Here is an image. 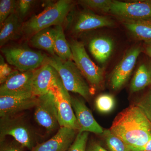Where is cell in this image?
I'll return each instance as SVG.
<instances>
[{
    "label": "cell",
    "instance_id": "obj_15",
    "mask_svg": "<svg viewBox=\"0 0 151 151\" xmlns=\"http://www.w3.org/2000/svg\"><path fill=\"white\" fill-rule=\"evenodd\" d=\"M76 130L60 127L52 138L38 144L32 151H68L75 140Z\"/></svg>",
    "mask_w": 151,
    "mask_h": 151
},
{
    "label": "cell",
    "instance_id": "obj_34",
    "mask_svg": "<svg viewBox=\"0 0 151 151\" xmlns=\"http://www.w3.org/2000/svg\"><path fill=\"white\" fill-rule=\"evenodd\" d=\"M1 151H22V149L16 146H9L5 148Z\"/></svg>",
    "mask_w": 151,
    "mask_h": 151
},
{
    "label": "cell",
    "instance_id": "obj_20",
    "mask_svg": "<svg viewBox=\"0 0 151 151\" xmlns=\"http://www.w3.org/2000/svg\"><path fill=\"white\" fill-rule=\"evenodd\" d=\"M120 21L136 38L145 42L151 41V18Z\"/></svg>",
    "mask_w": 151,
    "mask_h": 151
},
{
    "label": "cell",
    "instance_id": "obj_31",
    "mask_svg": "<svg viewBox=\"0 0 151 151\" xmlns=\"http://www.w3.org/2000/svg\"><path fill=\"white\" fill-rule=\"evenodd\" d=\"M130 151H151V137L147 142L142 147L138 148L128 147Z\"/></svg>",
    "mask_w": 151,
    "mask_h": 151
},
{
    "label": "cell",
    "instance_id": "obj_14",
    "mask_svg": "<svg viewBox=\"0 0 151 151\" xmlns=\"http://www.w3.org/2000/svg\"><path fill=\"white\" fill-rule=\"evenodd\" d=\"M72 107L76 120L80 127L78 132H92L103 134L104 130L94 119L92 112L83 100L71 97Z\"/></svg>",
    "mask_w": 151,
    "mask_h": 151
},
{
    "label": "cell",
    "instance_id": "obj_11",
    "mask_svg": "<svg viewBox=\"0 0 151 151\" xmlns=\"http://www.w3.org/2000/svg\"><path fill=\"white\" fill-rule=\"evenodd\" d=\"M142 49L136 47L129 50L113 70L111 75L110 84L114 90L121 89L126 83L134 67Z\"/></svg>",
    "mask_w": 151,
    "mask_h": 151
},
{
    "label": "cell",
    "instance_id": "obj_16",
    "mask_svg": "<svg viewBox=\"0 0 151 151\" xmlns=\"http://www.w3.org/2000/svg\"><path fill=\"white\" fill-rule=\"evenodd\" d=\"M71 30L75 33L84 32L99 28L113 26V22L108 17L84 11L78 14L74 19Z\"/></svg>",
    "mask_w": 151,
    "mask_h": 151
},
{
    "label": "cell",
    "instance_id": "obj_23",
    "mask_svg": "<svg viewBox=\"0 0 151 151\" xmlns=\"http://www.w3.org/2000/svg\"><path fill=\"white\" fill-rule=\"evenodd\" d=\"M102 134L110 151H130L128 146L110 129L104 130Z\"/></svg>",
    "mask_w": 151,
    "mask_h": 151
},
{
    "label": "cell",
    "instance_id": "obj_4",
    "mask_svg": "<svg viewBox=\"0 0 151 151\" xmlns=\"http://www.w3.org/2000/svg\"><path fill=\"white\" fill-rule=\"evenodd\" d=\"M9 64L21 72L35 70L45 62L46 55L25 46L7 47L1 49Z\"/></svg>",
    "mask_w": 151,
    "mask_h": 151
},
{
    "label": "cell",
    "instance_id": "obj_32",
    "mask_svg": "<svg viewBox=\"0 0 151 151\" xmlns=\"http://www.w3.org/2000/svg\"><path fill=\"white\" fill-rule=\"evenodd\" d=\"M87 151H107L105 148L97 143L92 144L88 148Z\"/></svg>",
    "mask_w": 151,
    "mask_h": 151
},
{
    "label": "cell",
    "instance_id": "obj_25",
    "mask_svg": "<svg viewBox=\"0 0 151 151\" xmlns=\"http://www.w3.org/2000/svg\"><path fill=\"white\" fill-rule=\"evenodd\" d=\"M82 6L94 10L109 13L112 1L111 0H81L78 1Z\"/></svg>",
    "mask_w": 151,
    "mask_h": 151
},
{
    "label": "cell",
    "instance_id": "obj_12",
    "mask_svg": "<svg viewBox=\"0 0 151 151\" xmlns=\"http://www.w3.org/2000/svg\"><path fill=\"white\" fill-rule=\"evenodd\" d=\"M59 78L54 68L45 61L41 66L33 70L32 81L33 95L38 97L48 93Z\"/></svg>",
    "mask_w": 151,
    "mask_h": 151
},
{
    "label": "cell",
    "instance_id": "obj_18",
    "mask_svg": "<svg viewBox=\"0 0 151 151\" xmlns=\"http://www.w3.org/2000/svg\"><path fill=\"white\" fill-rule=\"evenodd\" d=\"M23 22L15 12L11 14L0 26V46L2 47L10 41L22 35Z\"/></svg>",
    "mask_w": 151,
    "mask_h": 151
},
{
    "label": "cell",
    "instance_id": "obj_2",
    "mask_svg": "<svg viewBox=\"0 0 151 151\" xmlns=\"http://www.w3.org/2000/svg\"><path fill=\"white\" fill-rule=\"evenodd\" d=\"M73 6L70 0H59L47 6L43 11L23 22L22 35L31 37L42 30L62 25Z\"/></svg>",
    "mask_w": 151,
    "mask_h": 151
},
{
    "label": "cell",
    "instance_id": "obj_8",
    "mask_svg": "<svg viewBox=\"0 0 151 151\" xmlns=\"http://www.w3.org/2000/svg\"><path fill=\"white\" fill-rule=\"evenodd\" d=\"M109 13L120 20L151 18V1L133 2L112 1Z\"/></svg>",
    "mask_w": 151,
    "mask_h": 151
},
{
    "label": "cell",
    "instance_id": "obj_27",
    "mask_svg": "<svg viewBox=\"0 0 151 151\" xmlns=\"http://www.w3.org/2000/svg\"><path fill=\"white\" fill-rule=\"evenodd\" d=\"M89 132H78L68 151H86Z\"/></svg>",
    "mask_w": 151,
    "mask_h": 151
},
{
    "label": "cell",
    "instance_id": "obj_10",
    "mask_svg": "<svg viewBox=\"0 0 151 151\" xmlns=\"http://www.w3.org/2000/svg\"><path fill=\"white\" fill-rule=\"evenodd\" d=\"M33 70H14L9 78L0 86V96H32ZM34 96V95H33Z\"/></svg>",
    "mask_w": 151,
    "mask_h": 151
},
{
    "label": "cell",
    "instance_id": "obj_9",
    "mask_svg": "<svg viewBox=\"0 0 151 151\" xmlns=\"http://www.w3.org/2000/svg\"><path fill=\"white\" fill-rule=\"evenodd\" d=\"M34 117L37 123L49 132L55 129L59 125L54 97L50 91L37 97Z\"/></svg>",
    "mask_w": 151,
    "mask_h": 151
},
{
    "label": "cell",
    "instance_id": "obj_19",
    "mask_svg": "<svg viewBox=\"0 0 151 151\" xmlns=\"http://www.w3.org/2000/svg\"><path fill=\"white\" fill-rule=\"evenodd\" d=\"M55 31V28H47L34 35L29 40L31 45L39 49L47 52L51 55H55L54 41Z\"/></svg>",
    "mask_w": 151,
    "mask_h": 151
},
{
    "label": "cell",
    "instance_id": "obj_7",
    "mask_svg": "<svg viewBox=\"0 0 151 151\" xmlns=\"http://www.w3.org/2000/svg\"><path fill=\"white\" fill-rule=\"evenodd\" d=\"M50 91L54 96L59 126L79 131L80 127L71 104V96L63 86L60 77Z\"/></svg>",
    "mask_w": 151,
    "mask_h": 151
},
{
    "label": "cell",
    "instance_id": "obj_6",
    "mask_svg": "<svg viewBox=\"0 0 151 151\" xmlns=\"http://www.w3.org/2000/svg\"><path fill=\"white\" fill-rule=\"evenodd\" d=\"M69 44L73 62L82 75L91 86L95 88L100 87L104 80L103 69L92 61L81 42L72 40Z\"/></svg>",
    "mask_w": 151,
    "mask_h": 151
},
{
    "label": "cell",
    "instance_id": "obj_28",
    "mask_svg": "<svg viewBox=\"0 0 151 151\" xmlns=\"http://www.w3.org/2000/svg\"><path fill=\"white\" fill-rule=\"evenodd\" d=\"M35 1L33 0L17 1L16 7L15 12L22 20L27 16Z\"/></svg>",
    "mask_w": 151,
    "mask_h": 151
},
{
    "label": "cell",
    "instance_id": "obj_21",
    "mask_svg": "<svg viewBox=\"0 0 151 151\" xmlns=\"http://www.w3.org/2000/svg\"><path fill=\"white\" fill-rule=\"evenodd\" d=\"M151 85V61L144 63L139 66L130 85L132 92L141 91Z\"/></svg>",
    "mask_w": 151,
    "mask_h": 151
},
{
    "label": "cell",
    "instance_id": "obj_1",
    "mask_svg": "<svg viewBox=\"0 0 151 151\" xmlns=\"http://www.w3.org/2000/svg\"><path fill=\"white\" fill-rule=\"evenodd\" d=\"M128 147H140L151 137V124L140 108L132 105L119 113L110 129Z\"/></svg>",
    "mask_w": 151,
    "mask_h": 151
},
{
    "label": "cell",
    "instance_id": "obj_33",
    "mask_svg": "<svg viewBox=\"0 0 151 151\" xmlns=\"http://www.w3.org/2000/svg\"><path fill=\"white\" fill-rule=\"evenodd\" d=\"M145 52L151 58V41L145 42Z\"/></svg>",
    "mask_w": 151,
    "mask_h": 151
},
{
    "label": "cell",
    "instance_id": "obj_22",
    "mask_svg": "<svg viewBox=\"0 0 151 151\" xmlns=\"http://www.w3.org/2000/svg\"><path fill=\"white\" fill-rule=\"evenodd\" d=\"M55 31L54 41L55 55L63 60H73V55L70 44L66 40L62 25L55 27Z\"/></svg>",
    "mask_w": 151,
    "mask_h": 151
},
{
    "label": "cell",
    "instance_id": "obj_30",
    "mask_svg": "<svg viewBox=\"0 0 151 151\" xmlns=\"http://www.w3.org/2000/svg\"><path fill=\"white\" fill-rule=\"evenodd\" d=\"M14 70H13L5 61L2 55L0 56V83L1 84L5 82L12 75Z\"/></svg>",
    "mask_w": 151,
    "mask_h": 151
},
{
    "label": "cell",
    "instance_id": "obj_3",
    "mask_svg": "<svg viewBox=\"0 0 151 151\" xmlns=\"http://www.w3.org/2000/svg\"><path fill=\"white\" fill-rule=\"evenodd\" d=\"M45 62L55 69L68 91L80 94L86 100L89 99L90 88L73 60H62L55 55L46 56Z\"/></svg>",
    "mask_w": 151,
    "mask_h": 151
},
{
    "label": "cell",
    "instance_id": "obj_13",
    "mask_svg": "<svg viewBox=\"0 0 151 151\" xmlns=\"http://www.w3.org/2000/svg\"><path fill=\"white\" fill-rule=\"evenodd\" d=\"M36 96H0L1 118L16 116L18 113L35 107Z\"/></svg>",
    "mask_w": 151,
    "mask_h": 151
},
{
    "label": "cell",
    "instance_id": "obj_17",
    "mask_svg": "<svg viewBox=\"0 0 151 151\" xmlns=\"http://www.w3.org/2000/svg\"><path fill=\"white\" fill-rule=\"evenodd\" d=\"M114 48L113 41L110 38L99 37L94 38L89 44V51L98 62L104 63L111 56Z\"/></svg>",
    "mask_w": 151,
    "mask_h": 151
},
{
    "label": "cell",
    "instance_id": "obj_26",
    "mask_svg": "<svg viewBox=\"0 0 151 151\" xmlns=\"http://www.w3.org/2000/svg\"><path fill=\"white\" fill-rule=\"evenodd\" d=\"M17 1L1 0L0 1V26L8 18L15 12Z\"/></svg>",
    "mask_w": 151,
    "mask_h": 151
},
{
    "label": "cell",
    "instance_id": "obj_24",
    "mask_svg": "<svg viewBox=\"0 0 151 151\" xmlns=\"http://www.w3.org/2000/svg\"><path fill=\"white\" fill-rule=\"evenodd\" d=\"M96 109L101 113H110L113 111L115 106V100L114 97L110 94H100L95 100Z\"/></svg>",
    "mask_w": 151,
    "mask_h": 151
},
{
    "label": "cell",
    "instance_id": "obj_29",
    "mask_svg": "<svg viewBox=\"0 0 151 151\" xmlns=\"http://www.w3.org/2000/svg\"><path fill=\"white\" fill-rule=\"evenodd\" d=\"M136 105L140 108L151 124V92L142 97Z\"/></svg>",
    "mask_w": 151,
    "mask_h": 151
},
{
    "label": "cell",
    "instance_id": "obj_5",
    "mask_svg": "<svg viewBox=\"0 0 151 151\" xmlns=\"http://www.w3.org/2000/svg\"><path fill=\"white\" fill-rule=\"evenodd\" d=\"M7 136L13 137L22 147L32 150L34 147L35 136L24 119L15 116L1 118L0 140H4Z\"/></svg>",
    "mask_w": 151,
    "mask_h": 151
}]
</instances>
